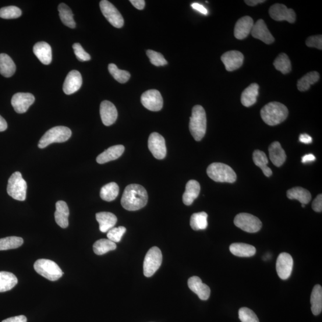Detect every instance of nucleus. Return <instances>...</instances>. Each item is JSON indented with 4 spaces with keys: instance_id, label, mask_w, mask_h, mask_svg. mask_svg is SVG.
Listing matches in <instances>:
<instances>
[{
    "instance_id": "nucleus-26",
    "label": "nucleus",
    "mask_w": 322,
    "mask_h": 322,
    "mask_svg": "<svg viewBox=\"0 0 322 322\" xmlns=\"http://www.w3.org/2000/svg\"><path fill=\"white\" fill-rule=\"evenodd\" d=\"M200 191V183L194 180H189L186 184V190L183 195V203L187 206L192 205L199 196Z\"/></svg>"
},
{
    "instance_id": "nucleus-39",
    "label": "nucleus",
    "mask_w": 322,
    "mask_h": 322,
    "mask_svg": "<svg viewBox=\"0 0 322 322\" xmlns=\"http://www.w3.org/2000/svg\"><path fill=\"white\" fill-rule=\"evenodd\" d=\"M116 249V243L111 241L108 239H102L98 240L93 245V251L95 254L102 256L111 251H114Z\"/></svg>"
},
{
    "instance_id": "nucleus-34",
    "label": "nucleus",
    "mask_w": 322,
    "mask_h": 322,
    "mask_svg": "<svg viewBox=\"0 0 322 322\" xmlns=\"http://www.w3.org/2000/svg\"><path fill=\"white\" fill-rule=\"evenodd\" d=\"M253 158L254 164L261 169L265 176L268 178L272 175L271 169L267 166L268 161L264 152L259 150L255 151Z\"/></svg>"
},
{
    "instance_id": "nucleus-2",
    "label": "nucleus",
    "mask_w": 322,
    "mask_h": 322,
    "mask_svg": "<svg viewBox=\"0 0 322 322\" xmlns=\"http://www.w3.org/2000/svg\"><path fill=\"white\" fill-rule=\"evenodd\" d=\"M289 114L286 106L281 103L274 102L268 103L261 110V116L265 123L275 126L284 122Z\"/></svg>"
},
{
    "instance_id": "nucleus-32",
    "label": "nucleus",
    "mask_w": 322,
    "mask_h": 322,
    "mask_svg": "<svg viewBox=\"0 0 322 322\" xmlns=\"http://www.w3.org/2000/svg\"><path fill=\"white\" fill-rule=\"evenodd\" d=\"M310 303L311 311L314 316L320 314L322 310V288L320 285L314 286L311 292Z\"/></svg>"
},
{
    "instance_id": "nucleus-52",
    "label": "nucleus",
    "mask_w": 322,
    "mask_h": 322,
    "mask_svg": "<svg viewBox=\"0 0 322 322\" xmlns=\"http://www.w3.org/2000/svg\"><path fill=\"white\" fill-rule=\"evenodd\" d=\"M130 2L138 10H143L144 8V0H130Z\"/></svg>"
},
{
    "instance_id": "nucleus-7",
    "label": "nucleus",
    "mask_w": 322,
    "mask_h": 322,
    "mask_svg": "<svg viewBox=\"0 0 322 322\" xmlns=\"http://www.w3.org/2000/svg\"><path fill=\"white\" fill-rule=\"evenodd\" d=\"M27 183L20 172H14L9 179L7 192L14 200L23 201L27 197Z\"/></svg>"
},
{
    "instance_id": "nucleus-4",
    "label": "nucleus",
    "mask_w": 322,
    "mask_h": 322,
    "mask_svg": "<svg viewBox=\"0 0 322 322\" xmlns=\"http://www.w3.org/2000/svg\"><path fill=\"white\" fill-rule=\"evenodd\" d=\"M207 172L209 178L216 182L233 183L237 178L235 172L231 167L219 162L209 165Z\"/></svg>"
},
{
    "instance_id": "nucleus-29",
    "label": "nucleus",
    "mask_w": 322,
    "mask_h": 322,
    "mask_svg": "<svg viewBox=\"0 0 322 322\" xmlns=\"http://www.w3.org/2000/svg\"><path fill=\"white\" fill-rule=\"evenodd\" d=\"M230 251L233 255L239 257H250L256 253V247L243 243L232 244L230 246Z\"/></svg>"
},
{
    "instance_id": "nucleus-31",
    "label": "nucleus",
    "mask_w": 322,
    "mask_h": 322,
    "mask_svg": "<svg viewBox=\"0 0 322 322\" xmlns=\"http://www.w3.org/2000/svg\"><path fill=\"white\" fill-rule=\"evenodd\" d=\"M287 197L289 200H298L302 204L309 203L311 195L309 190L301 187H293L287 191Z\"/></svg>"
},
{
    "instance_id": "nucleus-37",
    "label": "nucleus",
    "mask_w": 322,
    "mask_h": 322,
    "mask_svg": "<svg viewBox=\"0 0 322 322\" xmlns=\"http://www.w3.org/2000/svg\"><path fill=\"white\" fill-rule=\"evenodd\" d=\"M119 186L115 182L109 183L101 190L100 196L103 200L108 202L114 201L118 196Z\"/></svg>"
},
{
    "instance_id": "nucleus-23",
    "label": "nucleus",
    "mask_w": 322,
    "mask_h": 322,
    "mask_svg": "<svg viewBox=\"0 0 322 322\" xmlns=\"http://www.w3.org/2000/svg\"><path fill=\"white\" fill-rule=\"evenodd\" d=\"M95 218L99 224V229L102 233L108 232L114 228L118 220L115 215L109 212H98L95 215Z\"/></svg>"
},
{
    "instance_id": "nucleus-43",
    "label": "nucleus",
    "mask_w": 322,
    "mask_h": 322,
    "mask_svg": "<svg viewBox=\"0 0 322 322\" xmlns=\"http://www.w3.org/2000/svg\"><path fill=\"white\" fill-rule=\"evenodd\" d=\"M21 15H22V11L16 6L5 7L0 9V17L3 19H16Z\"/></svg>"
},
{
    "instance_id": "nucleus-53",
    "label": "nucleus",
    "mask_w": 322,
    "mask_h": 322,
    "mask_svg": "<svg viewBox=\"0 0 322 322\" xmlns=\"http://www.w3.org/2000/svg\"><path fill=\"white\" fill-rule=\"evenodd\" d=\"M301 142L304 144H310L312 142V138L307 134H301L299 137Z\"/></svg>"
},
{
    "instance_id": "nucleus-8",
    "label": "nucleus",
    "mask_w": 322,
    "mask_h": 322,
    "mask_svg": "<svg viewBox=\"0 0 322 322\" xmlns=\"http://www.w3.org/2000/svg\"><path fill=\"white\" fill-rule=\"evenodd\" d=\"M162 261L161 251L154 246L148 251L143 263V274L145 277H152L160 267Z\"/></svg>"
},
{
    "instance_id": "nucleus-40",
    "label": "nucleus",
    "mask_w": 322,
    "mask_h": 322,
    "mask_svg": "<svg viewBox=\"0 0 322 322\" xmlns=\"http://www.w3.org/2000/svg\"><path fill=\"white\" fill-rule=\"evenodd\" d=\"M274 65L276 69L283 74H287L291 71V63L288 55L285 53H281L278 56L275 60Z\"/></svg>"
},
{
    "instance_id": "nucleus-56",
    "label": "nucleus",
    "mask_w": 322,
    "mask_h": 322,
    "mask_svg": "<svg viewBox=\"0 0 322 322\" xmlns=\"http://www.w3.org/2000/svg\"><path fill=\"white\" fill-rule=\"evenodd\" d=\"M7 129H8V123L6 120L0 115V132H4Z\"/></svg>"
},
{
    "instance_id": "nucleus-3",
    "label": "nucleus",
    "mask_w": 322,
    "mask_h": 322,
    "mask_svg": "<svg viewBox=\"0 0 322 322\" xmlns=\"http://www.w3.org/2000/svg\"><path fill=\"white\" fill-rule=\"evenodd\" d=\"M207 130L206 113L203 106H194L190 118L189 130L194 139L199 141L203 139Z\"/></svg>"
},
{
    "instance_id": "nucleus-30",
    "label": "nucleus",
    "mask_w": 322,
    "mask_h": 322,
    "mask_svg": "<svg viewBox=\"0 0 322 322\" xmlns=\"http://www.w3.org/2000/svg\"><path fill=\"white\" fill-rule=\"evenodd\" d=\"M16 65L13 60L5 53L0 54V73L5 77L9 78L16 71Z\"/></svg>"
},
{
    "instance_id": "nucleus-44",
    "label": "nucleus",
    "mask_w": 322,
    "mask_h": 322,
    "mask_svg": "<svg viewBox=\"0 0 322 322\" xmlns=\"http://www.w3.org/2000/svg\"><path fill=\"white\" fill-rule=\"evenodd\" d=\"M147 56L150 59V62L152 65L157 66H165L167 64V62L166 61L163 55L161 54L160 53L152 51V49H148L146 52Z\"/></svg>"
},
{
    "instance_id": "nucleus-18",
    "label": "nucleus",
    "mask_w": 322,
    "mask_h": 322,
    "mask_svg": "<svg viewBox=\"0 0 322 322\" xmlns=\"http://www.w3.org/2000/svg\"><path fill=\"white\" fill-rule=\"evenodd\" d=\"M83 84L82 77L76 70H71L67 76L63 84V90L66 94L70 95L79 91Z\"/></svg>"
},
{
    "instance_id": "nucleus-51",
    "label": "nucleus",
    "mask_w": 322,
    "mask_h": 322,
    "mask_svg": "<svg viewBox=\"0 0 322 322\" xmlns=\"http://www.w3.org/2000/svg\"><path fill=\"white\" fill-rule=\"evenodd\" d=\"M2 322H27V318L23 315L6 318Z\"/></svg>"
},
{
    "instance_id": "nucleus-47",
    "label": "nucleus",
    "mask_w": 322,
    "mask_h": 322,
    "mask_svg": "<svg viewBox=\"0 0 322 322\" xmlns=\"http://www.w3.org/2000/svg\"><path fill=\"white\" fill-rule=\"evenodd\" d=\"M74 53L78 60L80 61L85 62L90 61L91 57L89 54L84 51L82 46L80 43H75L73 45Z\"/></svg>"
},
{
    "instance_id": "nucleus-55",
    "label": "nucleus",
    "mask_w": 322,
    "mask_h": 322,
    "mask_svg": "<svg viewBox=\"0 0 322 322\" xmlns=\"http://www.w3.org/2000/svg\"><path fill=\"white\" fill-rule=\"evenodd\" d=\"M265 2L264 0H245V3L250 6H255Z\"/></svg>"
},
{
    "instance_id": "nucleus-28",
    "label": "nucleus",
    "mask_w": 322,
    "mask_h": 322,
    "mask_svg": "<svg viewBox=\"0 0 322 322\" xmlns=\"http://www.w3.org/2000/svg\"><path fill=\"white\" fill-rule=\"evenodd\" d=\"M259 86L256 83H253L245 88L241 95L242 104L249 108L256 104L258 95Z\"/></svg>"
},
{
    "instance_id": "nucleus-6",
    "label": "nucleus",
    "mask_w": 322,
    "mask_h": 322,
    "mask_svg": "<svg viewBox=\"0 0 322 322\" xmlns=\"http://www.w3.org/2000/svg\"><path fill=\"white\" fill-rule=\"evenodd\" d=\"M35 271L48 280L58 281L63 274L61 268L55 262L47 259H40L34 265Z\"/></svg>"
},
{
    "instance_id": "nucleus-9",
    "label": "nucleus",
    "mask_w": 322,
    "mask_h": 322,
    "mask_svg": "<svg viewBox=\"0 0 322 322\" xmlns=\"http://www.w3.org/2000/svg\"><path fill=\"white\" fill-rule=\"evenodd\" d=\"M234 224L237 227L249 233H256L262 227V222L259 218L249 213H240L234 219Z\"/></svg>"
},
{
    "instance_id": "nucleus-27",
    "label": "nucleus",
    "mask_w": 322,
    "mask_h": 322,
    "mask_svg": "<svg viewBox=\"0 0 322 322\" xmlns=\"http://www.w3.org/2000/svg\"><path fill=\"white\" fill-rule=\"evenodd\" d=\"M268 151H269L270 160L275 166L279 167L284 164L286 159V155L280 143L278 141L272 143L268 148Z\"/></svg>"
},
{
    "instance_id": "nucleus-13",
    "label": "nucleus",
    "mask_w": 322,
    "mask_h": 322,
    "mask_svg": "<svg viewBox=\"0 0 322 322\" xmlns=\"http://www.w3.org/2000/svg\"><path fill=\"white\" fill-rule=\"evenodd\" d=\"M269 15L272 19L277 21H287L293 23L296 20V14L294 10L288 9L284 5L275 4L270 7Z\"/></svg>"
},
{
    "instance_id": "nucleus-42",
    "label": "nucleus",
    "mask_w": 322,
    "mask_h": 322,
    "mask_svg": "<svg viewBox=\"0 0 322 322\" xmlns=\"http://www.w3.org/2000/svg\"><path fill=\"white\" fill-rule=\"evenodd\" d=\"M108 70L114 79L120 83H126L130 79V72L126 71V70L119 69L114 63H111L109 65Z\"/></svg>"
},
{
    "instance_id": "nucleus-48",
    "label": "nucleus",
    "mask_w": 322,
    "mask_h": 322,
    "mask_svg": "<svg viewBox=\"0 0 322 322\" xmlns=\"http://www.w3.org/2000/svg\"><path fill=\"white\" fill-rule=\"evenodd\" d=\"M306 45L309 47H314L318 49H322V36L321 35H315L307 39Z\"/></svg>"
},
{
    "instance_id": "nucleus-36",
    "label": "nucleus",
    "mask_w": 322,
    "mask_h": 322,
    "mask_svg": "<svg viewBox=\"0 0 322 322\" xmlns=\"http://www.w3.org/2000/svg\"><path fill=\"white\" fill-rule=\"evenodd\" d=\"M60 18L66 27L70 28H75L76 23L73 19V14L71 9L68 6L61 3L58 7Z\"/></svg>"
},
{
    "instance_id": "nucleus-22",
    "label": "nucleus",
    "mask_w": 322,
    "mask_h": 322,
    "mask_svg": "<svg viewBox=\"0 0 322 322\" xmlns=\"http://www.w3.org/2000/svg\"><path fill=\"white\" fill-rule=\"evenodd\" d=\"M69 216V210L68 205L65 201H58L56 204V211L55 212L56 224L63 229L68 228Z\"/></svg>"
},
{
    "instance_id": "nucleus-57",
    "label": "nucleus",
    "mask_w": 322,
    "mask_h": 322,
    "mask_svg": "<svg viewBox=\"0 0 322 322\" xmlns=\"http://www.w3.org/2000/svg\"><path fill=\"white\" fill-rule=\"evenodd\" d=\"M302 207L304 208L306 206V205H304V204H302Z\"/></svg>"
},
{
    "instance_id": "nucleus-33",
    "label": "nucleus",
    "mask_w": 322,
    "mask_h": 322,
    "mask_svg": "<svg viewBox=\"0 0 322 322\" xmlns=\"http://www.w3.org/2000/svg\"><path fill=\"white\" fill-rule=\"evenodd\" d=\"M18 283L16 276L10 272L0 271V292L10 291Z\"/></svg>"
},
{
    "instance_id": "nucleus-1",
    "label": "nucleus",
    "mask_w": 322,
    "mask_h": 322,
    "mask_svg": "<svg viewBox=\"0 0 322 322\" xmlns=\"http://www.w3.org/2000/svg\"><path fill=\"white\" fill-rule=\"evenodd\" d=\"M147 200V193L144 187L137 184H132L126 187L121 202L123 208L134 211L146 206Z\"/></svg>"
},
{
    "instance_id": "nucleus-20",
    "label": "nucleus",
    "mask_w": 322,
    "mask_h": 322,
    "mask_svg": "<svg viewBox=\"0 0 322 322\" xmlns=\"http://www.w3.org/2000/svg\"><path fill=\"white\" fill-rule=\"evenodd\" d=\"M254 23L252 17L246 16L239 19L235 24L234 35L236 38L241 40L245 39L252 31Z\"/></svg>"
},
{
    "instance_id": "nucleus-16",
    "label": "nucleus",
    "mask_w": 322,
    "mask_h": 322,
    "mask_svg": "<svg viewBox=\"0 0 322 322\" xmlns=\"http://www.w3.org/2000/svg\"><path fill=\"white\" fill-rule=\"evenodd\" d=\"M221 61L228 71L232 72L240 68L243 65L244 56L241 52L232 51L226 52L221 56Z\"/></svg>"
},
{
    "instance_id": "nucleus-49",
    "label": "nucleus",
    "mask_w": 322,
    "mask_h": 322,
    "mask_svg": "<svg viewBox=\"0 0 322 322\" xmlns=\"http://www.w3.org/2000/svg\"><path fill=\"white\" fill-rule=\"evenodd\" d=\"M312 208L314 211L321 212L322 211V195L321 194H318L316 197L312 204Z\"/></svg>"
},
{
    "instance_id": "nucleus-46",
    "label": "nucleus",
    "mask_w": 322,
    "mask_h": 322,
    "mask_svg": "<svg viewBox=\"0 0 322 322\" xmlns=\"http://www.w3.org/2000/svg\"><path fill=\"white\" fill-rule=\"evenodd\" d=\"M126 232V228L123 226L118 228H113L108 232L107 237L109 240L114 243L121 241L123 235Z\"/></svg>"
},
{
    "instance_id": "nucleus-14",
    "label": "nucleus",
    "mask_w": 322,
    "mask_h": 322,
    "mask_svg": "<svg viewBox=\"0 0 322 322\" xmlns=\"http://www.w3.org/2000/svg\"><path fill=\"white\" fill-rule=\"evenodd\" d=\"M293 261L291 255L282 253L279 255L277 261V274L283 280H286L291 276Z\"/></svg>"
},
{
    "instance_id": "nucleus-25",
    "label": "nucleus",
    "mask_w": 322,
    "mask_h": 322,
    "mask_svg": "<svg viewBox=\"0 0 322 322\" xmlns=\"http://www.w3.org/2000/svg\"><path fill=\"white\" fill-rule=\"evenodd\" d=\"M125 151V147L123 145H115V146H111L99 155L96 158V161L97 163L103 164L115 160L121 157Z\"/></svg>"
},
{
    "instance_id": "nucleus-21",
    "label": "nucleus",
    "mask_w": 322,
    "mask_h": 322,
    "mask_svg": "<svg viewBox=\"0 0 322 322\" xmlns=\"http://www.w3.org/2000/svg\"><path fill=\"white\" fill-rule=\"evenodd\" d=\"M188 286L191 291L195 293L202 300H207L210 298L211 290L209 286L204 284L201 278L193 277L189 279Z\"/></svg>"
},
{
    "instance_id": "nucleus-50",
    "label": "nucleus",
    "mask_w": 322,
    "mask_h": 322,
    "mask_svg": "<svg viewBox=\"0 0 322 322\" xmlns=\"http://www.w3.org/2000/svg\"><path fill=\"white\" fill-rule=\"evenodd\" d=\"M191 6H192V8L193 9L196 10V11L203 14L204 15H207L208 14V10L207 9L205 8L204 6L199 4V3H194L192 4V5H191Z\"/></svg>"
},
{
    "instance_id": "nucleus-17",
    "label": "nucleus",
    "mask_w": 322,
    "mask_h": 322,
    "mask_svg": "<svg viewBox=\"0 0 322 322\" xmlns=\"http://www.w3.org/2000/svg\"><path fill=\"white\" fill-rule=\"evenodd\" d=\"M100 114L102 122L106 126L114 125L118 118V111L115 106L108 101L101 103Z\"/></svg>"
},
{
    "instance_id": "nucleus-11",
    "label": "nucleus",
    "mask_w": 322,
    "mask_h": 322,
    "mask_svg": "<svg viewBox=\"0 0 322 322\" xmlns=\"http://www.w3.org/2000/svg\"><path fill=\"white\" fill-rule=\"evenodd\" d=\"M141 104L148 110L157 112L163 107V98L160 92L157 90L145 91L141 96Z\"/></svg>"
},
{
    "instance_id": "nucleus-38",
    "label": "nucleus",
    "mask_w": 322,
    "mask_h": 322,
    "mask_svg": "<svg viewBox=\"0 0 322 322\" xmlns=\"http://www.w3.org/2000/svg\"><path fill=\"white\" fill-rule=\"evenodd\" d=\"M208 214L205 212L194 213L190 218V225L194 231L206 229L208 226Z\"/></svg>"
},
{
    "instance_id": "nucleus-35",
    "label": "nucleus",
    "mask_w": 322,
    "mask_h": 322,
    "mask_svg": "<svg viewBox=\"0 0 322 322\" xmlns=\"http://www.w3.org/2000/svg\"><path fill=\"white\" fill-rule=\"evenodd\" d=\"M319 79V73L317 72H310L298 81L297 87L300 91H307L310 89L311 85L316 83Z\"/></svg>"
},
{
    "instance_id": "nucleus-54",
    "label": "nucleus",
    "mask_w": 322,
    "mask_h": 322,
    "mask_svg": "<svg viewBox=\"0 0 322 322\" xmlns=\"http://www.w3.org/2000/svg\"><path fill=\"white\" fill-rule=\"evenodd\" d=\"M316 160V157L313 154H308L304 155L302 158V162L304 164L309 163Z\"/></svg>"
},
{
    "instance_id": "nucleus-19",
    "label": "nucleus",
    "mask_w": 322,
    "mask_h": 322,
    "mask_svg": "<svg viewBox=\"0 0 322 322\" xmlns=\"http://www.w3.org/2000/svg\"><path fill=\"white\" fill-rule=\"evenodd\" d=\"M252 36L258 39L266 44H270L275 41V38L268 30L266 24L263 19H259L254 24L251 32Z\"/></svg>"
},
{
    "instance_id": "nucleus-10",
    "label": "nucleus",
    "mask_w": 322,
    "mask_h": 322,
    "mask_svg": "<svg viewBox=\"0 0 322 322\" xmlns=\"http://www.w3.org/2000/svg\"><path fill=\"white\" fill-rule=\"evenodd\" d=\"M100 8L103 15L113 27L121 28L125 23L123 17L117 9L107 0H102L100 3Z\"/></svg>"
},
{
    "instance_id": "nucleus-41",
    "label": "nucleus",
    "mask_w": 322,
    "mask_h": 322,
    "mask_svg": "<svg viewBox=\"0 0 322 322\" xmlns=\"http://www.w3.org/2000/svg\"><path fill=\"white\" fill-rule=\"evenodd\" d=\"M23 243V240L20 237L10 236L0 239V251L18 249Z\"/></svg>"
},
{
    "instance_id": "nucleus-12",
    "label": "nucleus",
    "mask_w": 322,
    "mask_h": 322,
    "mask_svg": "<svg viewBox=\"0 0 322 322\" xmlns=\"http://www.w3.org/2000/svg\"><path fill=\"white\" fill-rule=\"evenodd\" d=\"M148 147L154 157L157 159H163L167 155L164 138L158 133H152L148 137Z\"/></svg>"
},
{
    "instance_id": "nucleus-45",
    "label": "nucleus",
    "mask_w": 322,
    "mask_h": 322,
    "mask_svg": "<svg viewBox=\"0 0 322 322\" xmlns=\"http://www.w3.org/2000/svg\"><path fill=\"white\" fill-rule=\"evenodd\" d=\"M239 317L242 322H260L256 313L246 307L239 310Z\"/></svg>"
},
{
    "instance_id": "nucleus-24",
    "label": "nucleus",
    "mask_w": 322,
    "mask_h": 322,
    "mask_svg": "<svg viewBox=\"0 0 322 322\" xmlns=\"http://www.w3.org/2000/svg\"><path fill=\"white\" fill-rule=\"evenodd\" d=\"M33 52L35 56L44 65H49L52 62V48L47 42H39L34 46Z\"/></svg>"
},
{
    "instance_id": "nucleus-5",
    "label": "nucleus",
    "mask_w": 322,
    "mask_h": 322,
    "mask_svg": "<svg viewBox=\"0 0 322 322\" xmlns=\"http://www.w3.org/2000/svg\"><path fill=\"white\" fill-rule=\"evenodd\" d=\"M72 135V132L68 127L57 126L53 127L41 138L38 147L43 148L54 143H63L68 140Z\"/></svg>"
},
{
    "instance_id": "nucleus-15",
    "label": "nucleus",
    "mask_w": 322,
    "mask_h": 322,
    "mask_svg": "<svg viewBox=\"0 0 322 322\" xmlns=\"http://www.w3.org/2000/svg\"><path fill=\"white\" fill-rule=\"evenodd\" d=\"M34 95L28 93H18L13 95L11 102L17 113L23 114L34 104Z\"/></svg>"
}]
</instances>
